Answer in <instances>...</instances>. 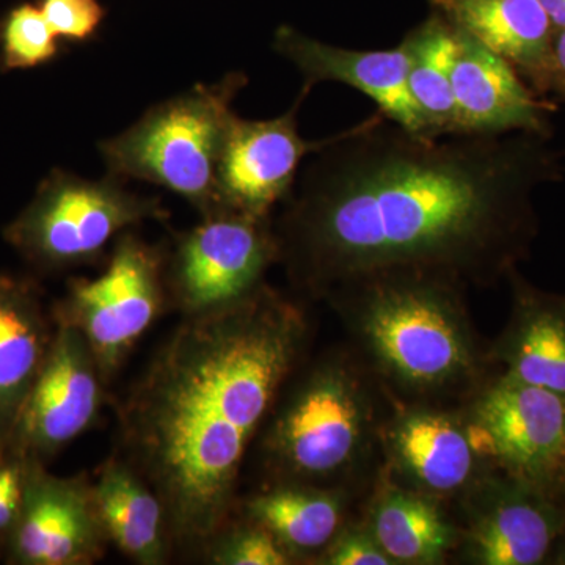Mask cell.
<instances>
[{
  "label": "cell",
  "instance_id": "cell-1",
  "mask_svg": "<svg viewBox=\"0 0 565 565\" xmlns=\"http://www.w3.org/2000/svg\"><path fill=\"white\" fill-rule=\"evenodd\" d=\"M542 134L424 137L377 110L327 137L274 218L278 263L313 299L390 269L490 288L537 233L533 193L559 178Z\"/></svg>",
  "mask_w": 565,
  "mask_h": 565
},
{
  "label": "cell",
  "instance_id": "cell-2",
  "mask_svg": "<svg viewBox=\"0 0 565 565\" xmlns=\"http://www.w3.org/2000/svg\"><path fill=\"white\" fill-rule=\"evenodd\" d=\"M302 305L264 285L184 316L120 407L121 459L161 498L170 544L206 550L232 522L245 455L299 370Z\"/></svg>",
  "mask_w": 565,
  "mask_h": 565
},
{
  "label": "cell",
  "instance_id": "cell-3",
  "mask_svg": "<svg viewBox=\"0 0 565 565\" xmlns=\"http://www.w3.org/2000/svg\"><path fill=\"white\" fill-rule=\"evenodd\" d=\"M462 280L437 270L362 275L323 294L392 404L462 405L500 367Z\"/></svg>",
  "mask_w": 565,
  "mask_h": 565
},
{
  "label": "cell",
  "instance_id": "cell-4",
  "mask_svg": "<svg viewBox=\"0 0 565 565\" xmlns=\"http://www.w3.org/2000/svg\"><path fill=\"white\" fill-rule=\"evenodd\" d=\"M286 385L264 423L262 452L270 479L352 487L379 451L388 414L373 374L352 349H338Z\"/></svg>",
  "mask_w": 565,
  "mask_h": 565
},
{
  "label": "cell",
  "instance_id": "cell-5",
  "mask_svg": "<svg viewBox=\"0 0 565 565\" xmlns=\"http://www.w3.org/2000/svg\"><path fill=\"white\" fill-rule=\"evenodd\" d=\"M247 84V74L232 71L150 107L125 131L99 141L106 173L167 189L202 217L217 211L218 162L236 117L233 104Z\"/></svg>",
  "mask_w": 565,
  "mask_h": 565
},
{
  "label": "cell",
  "instance_id": "cell-6",
  "mask_svg": "<svg viewBox=\"0 0 565 565\" xmlns=\"http://www.w3.org/2000/svg\"><path fill=\"white\" fill-rule=\"evenodd\" d=\"M167 218L158 196L140 195L120 178L90 180L54 169L3 237L33 269L54 274L96 262L122 233Z\"/></svg>",
  "mask_w": 565,
  "mask_h": 565
},
{
  "label": "cell",
  "instance_id": "cell-7",
  "mask_svg": "<svg viewBox=\"0 0 565 565\" xmlns=\"http://www.w3.org/2000/svg\"><path fill=\"white\" fill-rule=\"evenodd\" d=\"M166 258V252L129 230L115 241L103 274L74 278L52 307L54 321L84 334L106 385L163 310Z\"/></svg>",
  "mask_w": 565,
  "mask_h": 565
},
{
  "label": "cell",
  "instance_id": "cell-8",
  "mask_svg": "<svg viewBox=\"0 0 565 565\" xmlns=\"http://www.w3.org/2000/svg\"><path fill=\"white\" fill-rule=\"evenodd\" d=\"M278 255L274 217L211 212L167 253V296L184 316L241 302L266 285Z\"/></svg>",
  "mask_w": 565,
  "mask_h": 565
},
{
  "label": "cell",
  "instance_id": "cell-9",
  "mask_svg": "<svg viewBox=\"0 0 565 565\" xmlns=\"http://www.w3.org/2000/svg\"><path fill=\"white\" fill-rule=\"evenodd\" d=\"M379 451L382 475L448 505L497 468L476 444L463 405L390 403Z\"/></svg>",
  "mask_w": 565,
  "mask_h": 565
},
{
  "label": "cell",
  "instance_id": "cell-10",
  "mask_svg": "<svg viewBox=\"0 0 565 565\" xmlns=\"http://www.w3.org/2000/svg\"><path fill=\"white\" fill-rule=\"evenodd\" d=\"M462 405L487 459L545 490L565 462V396L498 370Z\"/></svg>",
  "mask_w": 565,
  "mask_h": 565
},
{
  "label": "cell",
  "instance_id": "cell-11",
  "mask_svg": "<svg viewBox=\"0 0 565 565\" xmlns=\"http://www.w3.org/2000/svg\"><path fill=\"white\" fill-rule=\"evenodd\" d=\"M460 531L456 557L473 565L548 563L565 511L542 487L493 468L451 505Z\"/></svg>",
  "mask_w": 565,
  "mask_h": 565
},
{
  "label": "cell",
  "instance_id": "cell-12",
  "mask_svg": "<svg viewBox=\"0 0 565 565\" xmlns=\"http://www.w3.org/2000/svg\"><path fill=\"white\" fill-rule=\"evenodd\" d=\"M55 322L46 363L22 408L6 455L50 465L63 448L96 423L106 382L79 329Z\"/></svg>",
  "mask_w": 565,
  "mask_h": 565
},
{
  "label": "cell",
  "instance_id": "cell-13",
  "mask_svg": "<svg viewBox=\"0 0 565 565\" xmlns=\"http://www.w3.org/2000/svg\"><path fill=\"white\" fill-rule=\"evenodd\" d=\"M109 542L88 478H62L47 465L25 462L21 511L2 539L7 564L90 565Z\"/></svg>",
  "mask_w": 565,
  "mask_h": 565
},
{
  "label": "cell",
  "instance_id": "cell-14",
  "mask_svg": "<svg viewBox=\"0 0 565 565\" xmlns=\"http://www.w3.org/2000/svg\"><path fill=\"white\" fill-rule=\"evenodd\" d=\"M310 92L302 87L291 109L280 117L233 118L215 180L217 210L274 217L275 207L292 191L303 162L327 140L300 136L297 115Z\"/></svg>",
  "mask_w": 565,
  "mask_h": 565
},
{
  "label": "cell",
  "instance_id": "cell-15",
  "mask_svg": "<svg viewBox=\"0 0 565 565\" xmlns=\"http://www.w3.org/2000/svg\"><path fill=\"white\" fill-rule=\"evenodd\" d=\"M273 46L302 74L303 87L308 90L322 82L348 85L373 99L388 120L427 137L408 92L411 52L407 41H401L393 50H345L282 24L275 29Z\"/></svg>",
  "mask_w": 565,
  "mask_h": 565
},
{
  "label": "cell",
  "instance_id": "cell-16",
  "mask_svg": "<svg viewBox=\"0 0 565 565\" xmlns=\"http://www.w3.org/2000/svg\"><path fill=\"white\" fill-rule=\"evenodd\" d=\"M456 32L452 88L460 136H548L550 106L535 98L520 79L519 71L479 41Z\"/></svg>",
  "mask_w": 565,
  "mask_h": 565
},
{
  "label": "cell",
  "instance_id": "cell-17",
  "mask_svg": "<svg viewBox=\"0 0 565 565\" xmlns=\"http://www.w3.org/2000/svg\"><path fill=\"white\" fill-rule=\"evenodd\" d=\"M52 311L31 278L0 274V459L54 340Z\"/></svg>",
  "mask_w": 565,
  "mask_h": 565
},
{
  "label": "cell",
  "instance_id": "cell-18",
  "mask_svg": "<svg viewBox=\"0 0 565 565\" xmlns=\"http://www.w3.org/2000/svg\"><path fill=\"white\" fill-rule=\"evenodd\" d=\"M511 313L490 343L503 373L565 396V294L544 291L512 269Z\"/></svg>",
  "mask_w": 565,
  "mask_h": 565
},
{
  "label": "cell",
  "instance_id": "cell-19",
  "mask_svg": "<svg viewBox=\"0 0 565 565\" xmlns=\"http://www.w3.org/2000/svg\"><path fill=\"white\" fill-rule=\"evenodd\" d=\"M456 31L479 41L533 81L553 87V24L539 0H430Z\"/></svg>",
  "mask_w": 565,
  "mask_h": 565
},
{
  "label": "cell",
  "instance_id": "cell-20",
  "mask_svg": "<svg viewBox=\"0 0 565 565\" xmlns=\"http://www.w3.org/2000/svg\"><path fill=\"white\" fill-rule=\"evenodd\" d=\"M367 530L393 565H441L456 557L460 531L451 505L379 473Z\"/></svg>",
  "mask_w": 565,
  "mask_h": 565
},
{
  "label": "cell",
  "instance_id": "cell-21",
  "mask_svg": "<svg viewBox=\"0 0 565 565\" xmlns=\"http://www.w3.org/2000/svg\"><path fill=\"white\" fill-rule=\"evenodd\" d=\"M352 487L273 482L244 501V519L275 535L297 563H316L349 520Z\"/></svg>",
  "mask_w": 565,
  "mask_h": 565
},
{
  "label": "cell",
  "instance_id": "cell-22",
  "mask_svg": "<svg viewBox=\"0 0 565 565\" xmlns=\"http://www.w3.org/2000/svg\"><path fill=\"white\" fill-rule=\"evenodd\" d=\"M107 537L140 565H161L172 552L166 508L159 494L121 457H110L92 482Z\"/></svg>",
  "mask_w": 565,
  "mask_h": 565
},
{
  "label": "cell",
  "instance_id": "cell-23",
  "mask_svg": "<svg viewBox=\"0 0 565 565\" xmlns=\"http://www.w3.org/2000/svg\"><path fill=\"white\" fill-rule=\"evenodd\" d=\"M411 66L408 92L427 137L460 136L459 115L452 88L457 32L435 13L405 35Z\"/></svg>",
  "mask_w": 565,
  "mask_h": 565
},
{
  "label": "cell",
  "instance_id": "cell-24",
  "mask_svg": "<svg viewBox=\"0 0 565 565\" xmlns=\"http://www.w3.org/2000/svg\"><path fill=\"white\" fill-rule=\"evenodd\" d=\"M58 39L40 6L22 3L0 28V68L31 70L57 57Z\"/></svg>",
  "mask_w": 565,
  "mask_h": 565
},
{
  "label": "cell",
  "instance_id": "cell-25",
  "mask_svg": "<svg viewBox=\"0 0 565 565\" xmlns=\"http://www.w3.org/2000/svg\"><path fill=\"white\" fill-rule=\"evenodd\" d=\"M215 565H291L294 557L266 527L243 519L223 527L204 550Z\"/></svg>",
  "mask_w": 565,
  "mask_h": 565
},
{
  "label": "cell",
  "instance_id": "cell-26",
  "mask_svg": "<svg viewBox=\"0 0 565 565\" xmlns=\"http://www.w3.org/2000/svg\"><path fill=\"white\" fill-rule=\"evenodd\" d=\"M40 9L58 40H90L102 28L107 11L99 0H41Z\"/></svg>",
  "mask_w": 565,
  "mask_h": 565
},
{
  "label": "cell",
  "instance_id": "cell-27",
  "mask_svg": "<svg viewBox=\"0 0 565 565\" xmlns=\"http://www.w3.org/2000/svg\"><path fill=\"white\" fill-rule=\"evenodd\" d=\"M315 564L321 565H393L379 546L366 523L348 520L332 544L323 550Z\"/></svg>",
  "mask_w": 565,
  "mask_h": 565
},
{
  "label": "cell",
  "instance_id": "cell-28",
  "mask_svg": "<svg viewBox=\"0 0 565 565\" xmlns=\"http://www.w3.org/2000/svg\"><path fill=\"white\" fill-rule=\"evenodd\" d=\"M25 462L6 455L0 459V541L17 522L24 497Z\"/></svg>",
  "mask_w": 565,
  "mask_h": 565
},
{
  "label": "cell",
  "instance_id": "cell-29",
  "mask_svg": "<svg viewBox=\"0 0 565 565\" xmlns=\"http://www.w3.org/2000/svg\"><path fill=\"white\" fill-rule=\"evenodd\" d=\"M553 87L559 85L565 88V28L559 29L553 36Z\"/></svg>",
  "mask_w": 565,
  "mask_h": 565
},
{
  "label": "cell",
  "instance_id": "cell-30",
  "mask_svg": "<svg viewBox=\"0 0 565 565\" xmlns=\"http://www.w3.org/2000/svg\"><path fill=\"white\" fill-rule=\"evenodd\" d=\"M542 9L548 14L553 28H565V0H539Z\"/></svg>",
  "mask_w": 565,
  "mask_h": 565
},
{
  "label": "cell",
  "instance_id": "cell-31",
  "mask_svg": "<svg viewBox=\"0 0 565 565\" xmlns=\"http://www.w3.org/2000/svg\"><path fill=\"white\" fill-rule=\"evenodd\" d=\"M545 492L565 511V462L563 467L556 471V475L553 476L552 481L546 486Z\"/></svg>",
  "mask_w": 565,
  "mask_h": 565
},
{
  "label": "cell",
  "instance_id": "cell-32",
  "mask_svg": "<svg viewBox=\"0 0 565 565\" xmlns=\"http://www.w3.org/2000/svg\"><path fill=\"white\" fill-rule=\"evenodd\" d=\"M550 563L557 565H565V530L564 533L561 534V537L557 539L555 548H553L552 556H550Z\"/></svg>",
  "mask_w": 565,
  "mask_h": 565
}]
</instances>
